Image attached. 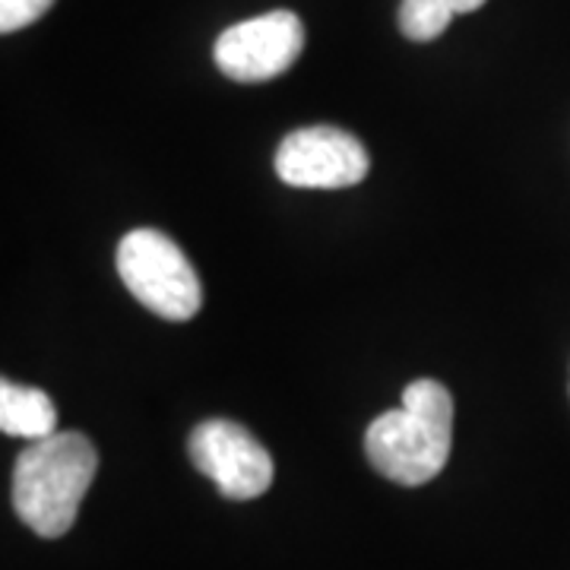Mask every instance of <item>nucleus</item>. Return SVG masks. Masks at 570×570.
<instances>
[{"mask_svg": "<svg viewBox=\"0 0 570 570\" xmlns=\"http://www.w3.org/2000/svg\"><path fill=\"white\" fill-rule=\"evenodd\" d=\"M55 0H0V32H17L51 10Z\"/></svg>", "mask_w": 570, "mask_h": 570, "instance_id": "1a4fd4ad", "label": "nucleus"}, {"mask_svg": "<svg viewBox=\"0 0 570 570\" xmlns=\"http://www.w3.org/2000/svg\"><path fill=\"white\" fill-rule=\"evenodd\" d=\"M305 48V26L292 10H273L228 26L216 39L213 58L228 80L266 82L285 73Z\"/></svg>", "mask_w": 570, "mask_h": 570, "instance_id": "39448f33", "label": "nucleus"}, {"mask_svg": "<svg viewBox=\"0 0 570 570\" xmlns=\"http://www.w3.org/2000/svg\"><path fill=\"white\" fill-rule=\"evenodd\" d=\"M450 20H453V13L444 10V7L415 3V0H403L400 3V29L412 41H434L438 36H444Z\"/></svg>", "mask_w": 570, "mask_h": 570, "instance_id": "6e6552de", "label": "nucleus"}, {"mask_svg": "<svg viewBox=\"0 0 570 570\" xmlns=\"http://www.w3.org/2000/svg\"><path fill=\"white\" fill-rule=\"evenodd\" d=\"M190 463L232 501H254L273 485V456L238 422L209 419L187 438Z\"/></svg>", "mask_w": 570, "mask_h": 570, "instance_id": "20e7f679", "label": "nucleus"}, {"mask_svg": "<svg viewBox=\"0 0 570 570\" xmlns=\"http://www.w3.org/2000/svg\"><path fill=\"white\" fill-rule=\"evenodd\" d=\"M99 453L80 431H55L22 450L13 469V508L41 539H61L77 523L96 479Z\"/></svg>", "mask_w": 570, "mask_h": 570, "instance_id": "f03ea898", "label": "nucleus"}, {"mask_svg": "<svg viewBox=\"0 0 570 570\" xmlns=\"http://www.w3.org/2000/svg\"><path fill=\"white\" fill-rule=\"evenodd\" d=\"M453 444V396L438 381H412L400 409L377 415L365 431L371 466L396 485H425L448 466Z\"/></svg>", "mask_w": 570, "mask_h": 570, "instance_id": "f257e3e1", "label": "nucleus"}, {"mask_svg": "<svg viewBox=\"0 0 570 570\" xmlns=\"http://www.w3.org/2000/svg\"><path fill=\"white\" fill-rule=\"evenodd\" d=\"M127 292L165 321H190L204 305V285L184 250L156 228H134L118 245Z\"/></svg>", "mask_w": 570, "mask_h": 570, "instance_id": "7ed1b4c3", "label": "nucleus"}, {"mask_svg": "<svg viewBox=\"0 0 570 570\" xmlns=\"http://www.w3.org/2000/svg\"><path fill=\"white\" fill-rule=\"evenodd\" d=\"M367 171V149L340 127H302L276 149V175L292 187L340 190L365 181Z\"/></svg>", "mask_w": 570, "mask_h": 570, "instance_id": "423d86ee", "label": "nucleus"}, {"mask_svg": "<svg viewBox=\"0 0 570 570\" xmlns=\"http://www.w3.org/2000/svg\"><path fill=\"white\" fill-rule=\"evenodd\" d=\"M0 431L10 438L39 441L58 431V409L45 390L22 384H0Z\"/></svg>", "mask_w": 570, "mask_h": 570, "instance_id": "0eeeda50", "label": "nucleus"}, {"mask_svg": "<svg viewBox=\"0 0 570 570\" xmlns=\"http://www.w3.org/2000/svg\"><path fill=\"white\" fill-rule=\"evenodd\" d=\"M415 3H431V7H444L450 10L453 17H460V13H472V10H479L485 0H415Z\"/></svg>", "mask_w": 570, "mask_h": 570, "instance_id": "9d476101", "label": "nucleus"}]
</instances>
